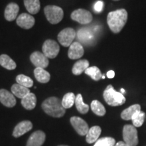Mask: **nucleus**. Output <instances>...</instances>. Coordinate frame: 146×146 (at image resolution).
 Here are the masks:
<instances>
[{
	"label": "nucleus",
	"mask_w": 146,
	"mask_h": 146,
	"mask_svg": "<svg viewBox=\"0 0 146 146\" xmlns=\"http://www.w3.org/2000/svg\"><path fill=\"white\" fill-rule=\"evenodd\" d=\"M85 73L96 81H100L101 78H102V76H103L99 68H98L97 66L89 67L85 71Z\"/></svg>",
	"instance_id": "nucleus-27"
},
{
	"label": "nucleus",
	"mask_w": 146,
	"mask_h": 146,
	"mask_svg": "<svg viewBox=\"0 0 146 146\" xmlns=\"http://www.w3.org/2000/svg\"><path fill=\"white\" fill-rule=\"evenodd\" d=\"M84 54L83 45L78 42H73L69 47L68 56L71 60H76L81 58Z\"/></svg>",
	"instance_id": "nucleus-15"
},
{
	"label": "nucleus",
	"mask_w": 146,
	"mask_h": 146,
	"mask_svg": "<svg viewBox=\"0 0 146 146\" xmlns=\"http://www.w3.org/2000/svg\"><path fill=\"white\" fill-rule=\"evenodd\" d=\"M145 118V113L142 111H138L133 116L131 120H132L133 126L135 127H141L144 123Z\"/></svg>",
	"instance_id": "nucleus-29"
},
{
	"label": "nucleus",
	"mask_w": 146,
	"mask_h": 146,
	"mask_svg": "<svg viewBox=\"0 0 146 146\" xmlns=\"http://www.w3.org/2000/svg\"><path fill=\"white\" fill-rule=\"evenodd\" d=\"M102 78H103V79H104V78H105V76L104 75L102 76Z\"/></svg>",
	"instance_id": "nucleus-36"
},
{
	"label": "nucleus",
	"mask_w": 146,
	"mask_h": 146,
	"mask_svg": "<svg viewBox=\"0 0 146 146\" xmlns=\"http://www.w3.org/2000/svg\"><path fill=\"white\" fill-rule=\"evenodd\" d=\"M25 6L31 14H36L40 10L39 0H24Z\"/></svg>",
	"instance_id": "nucleus-23"
},
{
	"label": "nucleus",
	"mask_w": 146,
	"mask_h": 146,
	"mask_svg": "<svg viewBox=\"0 0 146 146\" xmlns=\"http://www.w3.org/2000/svg\"><path fill=\"white\" fill-rule=\"evenodd\" d=\"M104 99L111 106H119L125 103L126 98L121 93L118 92L112 85H109L104 91Z\"/></svg>",
	"instance_id": "nucleus-3"
},
{
	"label": "nucleus",
	"mask_w": 146,
	"mask_h": 146,
	"mask_svg": "<svg viewBox=\"0 0 146 146\" xmlns=\"http://www.w3.org/2000/svg\"><path fill=\"white\" fill-rule=\"evenodd\" d=\"M33 128V124L29 120H24L19 123L14 128L13 136L14 137H19L24 134L30 131Z\"/></svg>",
	"instance_id": "nucleus-14"
},
{
	"label": "nucleus",
	"mask_w": 146,
	"mask_h": 146,
	"mask_svg": "<svg viewBox=\"0 0 146 146\" xmlns=\"http://www.w3.org/2000/svg\"><path fill=\"white\" fill-rule=\"evenodd\" d=\"M58 146H68V145H58Z\"/></svg>",
	"instance_id": "nucleus-37"
},
{
	"label": "nucleus",
	"mask_w": 146,
	"mask_h": 146,
	"mask_svg": "<svg viewBox=\"0 0 146 146\" xmlns=\"http://www.w3.org/2000/svg\"><path fill=\"white\" fill-rule=\"evenodd\" d=\"M128 19V13L125 9L110 12L108 14L107 23L114 33H119L124 28Z\"/></svg>",
	"instance_id": "nucleus-1"
},
{
	"label": "nucleus",
	"mask_w": 146,
	"mask_h": 146,
	"mask_svg": "<svg viewBox=\"0 0 146 146\" xmlns=\"http://www.w3.org/2000/svg\"><path fill=\"white\" fill-rule=\"evenodd\" d=\"M89 67V62L87 60H80L73 66L72 72L74 75H80Z\"/></svg>",
	"instance_id": "nucleus-19"
},
{
	"label": "nucleus",
	"mask_w": 146,
	"mask_h": 146,
	"mask_svg": "<svg viewBox=\"0 0 146 146\" xmlns=\"http://www.w3.org/2000/svg\"><path fill=\"white\" fill-rule=\"evenodd\" d=\"M104 7V2L102 1H98L96 3V4L94 5V10L96 12L100 13L101 12L102 10H103Z\"/></svg>",
	"instance_id": "nucleus-32"
},
{
	"label": "nucleus",
	"mask_w": 146,
	"mask_h": 146,
	"mask_svg": "<svg viewBox=\"0 0 146 146\" xmlns=\"http://www.w3.org/2000/svg\"><path fill=\"white\" fill-rule=\"evenodd\" d=\"M34 74L35 77L39 83H47L50 80V74L44 68H36L34 70Z\"/></svg>",
	"instance_id": "nucleus-20"
},
{
	"label": "nucleus",
	"mask_w": 146,
	"mask_h": 146,
	"mask_svg": "<svg viewBox=\"0 0 146 146\" xmlns=\"http://www.w3.org/2000/svg\"><path fill=\"white\" fill-rule=\"evenodd\" d=\"M102 133V129L99 126H94L89 129L86 135V141L88 143H93L97 141Z\"/></svg>",
	"instance_id": "nucleus-18"
},
{
	"label": "nucleus",
	"mask_w": 146,
	"mask_h": 146,
	"mask_svg": "<svg viewBox=\"0 0 146 146\" xmlns=\"http://www.w3.org/2000/svg\"><path fill=\"white\" fill-rule=\"evenodd\" d=\"M114 1H118V0H114Z\"/></svg>",
	"instance_id": "nucleus-38"
},
{
	"label": "nucleus",
	"mask_w": 146,
	"mask_h": 146,
	"mask_svg": "<svg viewBox=\"0 0 146 146\" xmlns=\"http://www.w3.org/2000/svg\"><path fill=\"white\" fill-rule=\"evenodd\" d=\"M125 92V89H121V94H124V93Z\"/></svg>",
	"instance_id": "nucleus-35"
},
{
	"label": "nucleus",
	"mask_w": 146,
	"mask_h": 146,
	"mask_svg": "<svg viewBox=\"0 0 146 146\" xmlns=\"http://www.w3.org/2000/svg\"><path fill=\"white\" fill-rule=\"evenodd\" d=\"M75 105L77 110L81 113V114H85L88 112L89 110V105L86 104H85L83 102V97H82L81 94H78L77 96H76Z\"/></svg>",
	"instance_id": "nucleus-25"
},
{
	"label": "nucleus",
	"mask_w": 146,
	"mask_h": 146,
	"mask_svg": "<svg viewBox=\"0 0 146 146\" xmlns=\"http://www.w3.org/2000/svg\"><path fill=\"white\" fill-rule=\"evenodd\" d=\"M36 96L33 93L29 94L23 98L21 100V104L26 110H31L34 109L36 106Z\"/></svg>",
	"instance_id": "nucleus-17"
},
{
	"label": "nucleus",
	"mask_w": 146,
	"mask_h": 146,
	"mask_svg": "<svg viewBox=\"0 0 146 146\" xmlns=\"http://www.w3.org/2000/svg\"><path fill=\"white\" fill-rule=\"evenodd\" d=\"M76 96L73 93H68L65 94L62 100V104L65 109L70 108L75 104Z\"/></svg>",
	"instance_id": "nucleus-28"
},
{
	"label": "nucleus",
	"mask_w": 146,
	"mask_h": 146,
	"mask_svg": "<svg viewBox=\"0 0 146 146\" xmlns=\"http://www.w3.org/2000/svg\"><path fill=\"white\" fill-rule=\"evenodd\" d=\"M124 141L129 146H137L139 139L136 127L131 125L124 126L123 130Z\"/></svg>",
	"instance_id": "nucleus-5"
},
{
	"label": "nucleus",
	"mask_w": 146,
	"mask_h": 146,
	"mask_svg": "<svg viewBox=\"0 0 146 146\" xmlns=\"http://www.w3.org/2000/svg\"><path fill=\"white\" fill-rule=\"evenodd\" d=\"M35 23V21L33 16L27 13L20 14V16H18L16 19V23L18 26L25 29L32 28L34 26Z\"/></svg>",
	"instance_id": "nucleus-11"
},
{
	"label": "nucleus",
	"mask_w": 146,
	"mask_h": 146,
	"mask_svg": "<svg viewBox=\"0 0 146 146\" xmlns=\"http://www.w3.org/2000/svg\"><path fill=\"white\" fill-rule=\"evenodd\" d=\"M76 36V32L72 28H66L61 31L58 35V41L64 47H70Z\"/></svg>",
	"instance_id": "nucleus-7"
},
{
	"label": "nucleus",
	"mask_w": 146,
	"mask_h": 146,
	"mask_svg": "<svg viewBox=\"0 0 146 146\" xmlns=\"http://www.w3.org/2000/svg\"><path fill=\"white\" fill-rule=\"evenodd\" d=\"M71 18L81 25H87L91 23L93 16L90 12L85 9H77L71 14Z\"/></svg>",
	"instance_id": "nucleus-8"
},
{
	"label": "nucleus",
	"mask_w": 146,
	"mask_h": 146,
	"mask_svg": "<svg viewBox=\"0 0 146 146\" xmlns=\"http://www.w3.org/2000/svg\"><path fill=\"white\" fill-rule=\"evenodd\" d=\"M41 108L47 114L55 118L62 117L66 112L62 101L56 97H50L45 100L42 104Z\"/></svg>",
	"instance_id": "nucleus-2"
},
{
	"label": "nucleus",
	"mask_w": 146,
	"mask_h": 146,
	"mask_svg": "<svg viewBox=\"0 0 146 146\" xmlns=\"http://www.w3.org/2000/svg\"><path fill=\"white\" fill-rule=\"evenodd\" d=\"M11 91L12 93L14 94V96L17 97L18 98H25V96H27L30 92L29 88L23 86V85H19V84H14L11 87Z\"/></svg>",
	"instance_id": "nucleus-21"
},
{
	"label": "nucleus",
	"mask_w": 146,
	"mask_h": 146,
	"mask_svg": "<svg viewBox=\"0 0 146 146\" xmlns=\"http://www.w3.org/2000/svg\"><path fill=\"white\" fill-rule=\"evenodd\" d=\"M70 121L73 128L75 129L78 135L81 136L86 135L89 128L85 120L78 116H73V117H71Z\"/></svg>",
	"instance_id": "nucleus-9"
},
{
	"label": "nucleus",
	"mask_w": 146,
	"mask_h": 146,
	"mask_svg": "<svg viewBox=\"0 0 146 146\" xmlns=\"http://www.w3.org/2000/svg\"><path fill=\"white\" fill-rule=\"evenodd\" d=\"M107 77L108 78H113L115 76V72L113 70H109L106 74Z\"/></svg>",
	"instance_id": "nucleus-33"
},
{
	"label": "nucleus",
	"mask_w": 146,
	"mask_h": 146,
	"mask_svg": "<svg viewBox=\"0 0 146 146\" xmlns=\"http://www.w3.org/2000/svg\"><path fill=\"white\" fill-rule=\"evenodd\" d=\"M16 81L18 84L23 85V86L29 88L33 85V81L29 76L25 74H19L16 76Z\"/></svg>",
	"instance_id": "nucleus-30"
},
{
	"label": "nucleus",
	"mask_w": 146,
	"mask_h": 146,
	"mask_svg": "<svg viewBox=\"0 0 146 146\" xmlns=\"http://www.w3.org/2000/svg\"><path fill=\"white\" fill-rule=\"evenodd\" d=\"M45 134L41 131H36L29 137L27 146H41L45 140Z\"/></svg>",
	"instance_id": "nucleus-13"
},
{
	"label": "nucleus",
	"mask_w": 146,
	"mask_h": 146,
	"mask_svg": "<svg viewBox=\"0 0 146 146\" xmlns=\"http://www.w3.org/2000/svg\"><path fill=\"white\" fill-rule=\"evenodd\" d=\"M0 102L8 108H12L16 105V100L12 93L6 89H0Z\"/></svg>",
	"instance_id": "nucleus-12"
},
{
	"label": "nucleus",
	"mask_w": 146,
	"mask_h": 146,
	"mask_svg": "<svg viewBox=\"0 0 146 146\" xmlns=\"http://www.w3.org/2000/svg\"><path fill=\"white\" fill-rule=\"evenodd\" d=\"M0 65L8 70H14L16 68V64L10 56L6 54L0 56Z\"/></svg>",
	"instance_id": "nucleus-24"
},
{
	"label": "nucleus",
	"mask_w": 146,
	"mask_h": 146,
	"mask_svg": "<svg viewBox=\"0 0 146 146\" xmlns=\"http://www.w3.org/2000/svg\"><path fill=\"white\" fill-rule=\"evenodd\" d=\"M140 110H141V106L139 104L132 105L127 108V109L124 110L122 112L120 116H121L122 119L125 120H131L133 115L135 114L137 112Z\"/></svg>",
	"instance_id": "nucleus-22"
},
{
	"label": "nucleus",
	"mask_w": 146,
	"mask_h": 146,
	"mask_svg": "<svg viewBox=\"0 0 146 146\" xmlns=\"http://www.w3.org/2000/svg\"><path fill=\"white\" fill-rule=\"evenodd\" d=\"M47 20L52 25L59 23L64 17V11L57 5H47L44 8Z\"/></svg>",
	"instance_id": "nucleus-4"
},
{
	"label": "nucleus",
	"mask_w": 146,
	"mask_h": 146,
	"mask_svg": "<svg viewBox=\"0 0 146 146\" xmlns=\"http://www.w3.org/2000/svg\"><path fill=\"white\" fill-rule=\"evenodd\" d=\"M30 60L36 68H45L49 65V60L43 53L35 52L31 55Z\"/></svg>",
	"instance_id": "nucleus-10"
},
{
	"label": "nucleus",
	"mask_w": 146,
	"mask_h": 146,
	"mask_svg": "<svg viewBox=\"0 0 146 146\" xmlns=\"http://www.w3.org/2000/svg\"><path fill=\"white\" fill-rule=\"evenodd\" d=\"M114 146H129V145H128L125 141H118L117 143L115 144Z\"/></svg>",
	"instance_id": "nucleus-34"
},
{
	"label": "nucleus",
	"mask_w": 146,
	"mask_h": 146,
	"mask_svg": "<svg viewBox=\"0 0 146 146\" xmlns=\"http://www.w3.org/2000/svg\"><path fill=\"white\" fill-rule=\"evenodd\" d=\"M91 108L94 114H96L99 116H104L106 112L103 104H102L101 102L98 101V100H94V101L91 102Z\"/></svg>",
	"instance_id": "nucleus-26"
},
{
	"label": "nucleus",
	"mask_w": 146,
	"mask_h": 146,
	"mask_svg": "<svg viewBox=\"0 0 146 146\" xmlns=\"http://www.w3.org/2000/svg\"><path fill=\"white\" fill-rule=\"evenodd\" d=\"M42 51L47 58H55L60 52V46L56 41L52 39H47L44 42Z\"/></svg>",
	"instance_id": "nucleus-6"
},
{
	"label": "nucleus",
	"mask_w": 146,
	"mask_h": 146,
	"mask_svg": "<svg viewBox=\"0 0 146 146\" xmlns=\"http://www.w3.org/2000/svg\"><path fill=\"white\" fill-rule=\"evenodd\" d=\"M19 12V6L15 3H10L5 9L4 16L8 21H13L17 17Z\"/></svg>",
	"instance_id": "nucleus-16"
},
{
	"label": "nucleus",
	"mask_w": 146,
	"mask_h": 146,
	"mask_svg": "<svg viewBox=\"0 0 146 146\" xmlns=\"http://www.w3.org/2000/svg\"><path fill=\"white\" fill-rule=\"evenodd\" d=\"M116 144L115 139L110 137H105L98 139L94 146H114Z\"/></svg>",
	"instance_id": "nucleus-31"
}]
</instances>
